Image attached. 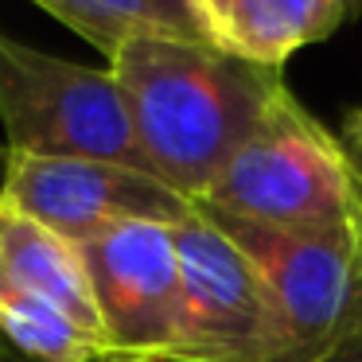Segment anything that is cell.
Masks as SVG:
<instances>
[{"instance_id": "9c48e42d", "label": "cell", "mask_w": 362, "mask_h": 362, "mask_svg": "<svg viewBox=\"0 0 362 362\" xmlns=\"http://www.w3.org/2000/svg\"><path fill=\"white\" fill-rule=\"evenodd\" d=\"M211 47L281 71L284 59L320 43L346 16V0H195Z\"/></svg>"}, {"instance_id": "8fae6325", "label": "cell", "mask_w": 362, "mask_h": 362, "mask_svg": "<svg viewBox=\"0 0 362 362\" xmlns=\"http://www.w3.org/2000/svg\"><path fill=\"white\" fill-rule=\"evenodd\" d=\"M343 141H346V148H351L354 156L362 160V110H354L351 117H346V125H343Z\"/></svg>"}, {"instance_id": "ba28073f", "label": "cell", "mask_w": 362, "mask_h": 362, "mask_svg": "<svg viewBox=\"0 0 362 362\" xmlns=\"http://www.w3.org/2000/svg\"><path fill=\"white\" fill-rule=\"evenodd\" d=\"M20 304L59 308L82 327L105 335L78 245L0 199V308Z\"/></svg>"}, {"instance_id": "5bb4252c", "label": "cell", "mask_w": 362, "mask_h": 362, "mask_svg": "<svg viewBox=\"0 0 362 362\" xmlns=\"http://www.w3.org/2000/svg\"><path fill=\"white\" fill-rule=\"evenodd\" d=\"M362 12V0H346V16H358Z\"/></svg>"}, {"instance_id": "8992f818", "label": "cell", "mask_w": 362, "mask_h": 362, "mask_svg": "<svg viewBox=\"0 0 362 362\" xmlns=\"http://www.w3.org/2000/svg\"><path fill=\"white\" fill-rule=\"evenodd\" d=\"M113 362H172L183 339V257L175 226L121 222L78 245Z\"/></svg>"}, {"instance_id": "5b68a950", "label": "cell", "mask_w": 362, "mask_h": 362, "mask_svg": "<svg viewBox=\"0 0 362 362\" xmlns=\"http://www.w3.org/2000/svg\"><path fill=\"white\" fill-rule=\"evenodd\" d=\"M203 214L218 222L261 269L281 308L292 362H320L362 335V238L281 234L214 211Z\"/></svg>"}, {"instance_id": "30bf717a", "label": "cell", "mask_w": 362, "mask_h": 362, "mask_svg": "<svg viewBox=\"0 0 362 362\" xmlns=\"http://www.w3.org/2000/svg\"><path fill=\"white\" fill-rule=\"evenodd\" d=\"M71 32L94 43L102 55H117L136 40L211 43L195 0H32Z\"/></svg>"}, {"instance_id": "52a82bcc", "label": "cell", "mask_w": 362, "mask_h": 362, "mask_svg": "<svg viewBox=\"0 0 362 362\" xmlns=\"http://www.w3.org/2000/svg\"><path fill=\"white\" fill-rule=\"evenodd\" d=\"M0 199L35 218L71 245L121 226V222H168L180 226L195 214V203L152 172L110 160L28 156L4 148Z\"/></svg>"}, {"instance_id": "3957f363", "label": "cell", "mask_w": 362, "mask_h": 362, "mask_svg": "<svg viewBox=\"0 0 362 362\" xmlns=\"http://www.w3.org/2000/svg\"><path fill=\"white\" fill-rule=\"evenodd\" d=\"M0 125L8 136V152L110 160L152 172L110 66L94 71L66 63L4 32H0Z\"/></svg>"}, {"instance_id": "4fadbf2b", "label": "cell", "mask_w": 362, "mask_h": 362, "mask_svg": "<svg viewBox=\"0 0 362 362\" xmlns=\"http://www.w3.org/2000/svg\"><path fill=\"white\" fill-rule=\"evenodd\" d=\"M0 362H32V358H24V354L4 339V331H0Z\"/></svg>"}, {"instance_id": "7a4b0ae2", "label": "cell", "mask_w": 362, "mask_h": 362, "mask_svg": "<svg viewBox=\"0 0 362 362\" xmlns=\"http://www.w3.org/2000/svg\"><path fill=\"white\" fill-rule=\"evenodd\" d=\"M195 206L281 234L362 238V160L288 90Z\"/></svg>"}, {"instance_id": "7c38bea8", "label": "cell", "mask_w": 362, "mask_h": 362, "mask_svg": "<svg viewBox=\"0 0 362 362\" xmlns=\"http://www.w3.org/2000/svg\"><path fill=\"white\" fill-rule=\"evenodd\" d=\"M320 362H362V335L351 339V343H343L339 351H331L327 358H320Z\"/></svg>"}, {"instance_id": "277c9868", "label": "cell", "mask_w": 362, "mask_h": 362, "mask_svg": "<svg viewBox=\"0 0 362 362\" xmlns=\"http://www.w3.org/2000/svg\"><path fill=\"white\" fill-rule=\"evenodd\" d=\"M175 238L187 315L172 362H292L281 308L250 253L199 206Z\"/></svg>"}, {"instance_id": "6da1fadb", "label": "cell", "mask_w": 362, "mask_h": 362, "mask_svg": "<svg viewBox=\"0 0 362 362\" xmlns=\"http://www.w3.org/2000/svg\"><path fill=\"white\" fill-rule=\"evenodd\" d=\"M152 175L199 203L288 94L281 71L211 43L136 40L110 59Z\"/></svg>"}]
</instances>
